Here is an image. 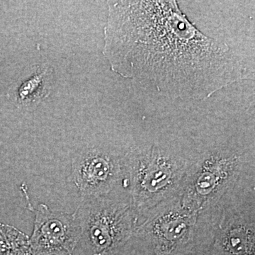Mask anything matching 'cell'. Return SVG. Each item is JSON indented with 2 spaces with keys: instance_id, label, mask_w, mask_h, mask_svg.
Instances as JSON below:
<instances>
[{
  "instance_id": "5b68a950",
  "label": "cell",
  "mask_w": 255,
  "mask_h": 255,
  "mask_svg": "<svg viewBox=\"0 0 255 255\" xmlns=\"http://www.w3.org/2000/svg\"><path fill=\"white\" fill-rule=\"evenodd\" d=\"M124 159L105 149H87L74 157L73 182L82 199L110 194L122 173Z\"/></svg>"
},
{
  "instance_id": "7a4b0ae2",
  "label": "cell",
  "mask_w": 255,
  "mask_h": 255,
  "mask_svg": "<svg viewBox=\"0 0 255 255\" xmlns=\"http://www.w3.org/2000/svg\"><path fill=\"white\" fill-rule=\"evenodd\" d=\"M108 194L82 199L74 216L88 255H115L133 231V209Z\"/></svg>"
},
{
  "instance_id": "6da1fadb",
  "label": "cell",
  "mask_w": 255,
  "mask_h": 255,
  "mask_svg": "<svg viewBox=\"0 0 255 255\" xmlns=\"http://www.w3.org/2000/svg\"><path fill=\"white\" fill-rule=\"evenodd\" d=\"M103 53L149 91L203 100L245 78L232 50L199 31L176 1H110Z\"/></svg>"
},
{
  "instance_id": "277c9868",
  "label": "cell",
  "mask_w": 255,
  "mask_h": 255,
  "mask_svg": "<svg viewBox=\"0 0 255 255\" xmlns=\"http://www.w3.org/2000/svg\"><path fill=\"white\" fill-rule=\"evenodd\" d=\"M31 255H73L81 238V229L74 215L50 211L39 204L35 211Z\"/></svg>"
},
{
  "instance_id": "3957f363",
  "label": "cell",
  "mask_w": 255,
  "mask_h": 255,
  "mask_svg": "<svg viewBox=\"0 0 255 255\" xmlns=\"http://www.w3.org/2000/svg\"><path fill=\"white\" fill-rule=\"evenodd\" d=\"M129 175L132 206L155 205L179 185L187 163L182 157L157 145L130 151L124 158Z\"/></svg>"
},
{
  "instance_id": "52a82bcc",
  "label": "cell",
  "mask_w": 255,
  "mask_h": 255,
  "mask_svg": "<svg viewBox=\"0 0 255 255\" xmlns=\"http://www.w3.org/2000/svg\"><path fill=\"white\" fill-rule=\"evenodd\" d=\"M196 211L182 208L164 210L138 228L148 236L156 253L162 255L177 254L190 241L196 223Z\"/></svg>"
},
{
  "instance_id": "8fae6325",
  "label": "cell",
  "mask_w": 255,
  "mask_h": 255,
  "mask_svg": "<svg viewBox=\"0 0 255 255\" xmlns=\"http://www.w3.org/2000/svg\"><path fill=\"white\" fill-rule=\"evenodd\" d=\"M155 255H162L159 254V253H156V252H155Z\"/></svg>"
},
{
  "instance_id": "ba28073f",
  "label": "cell",
  "mask_w": 255,
  "mask_h": 255,
  "mask_svg": "<svg viewBox=\"0 0 255 255\" xmlns=\"http://www.w3.org/2000/svg\"><path fill=\"white\" fill-rule=\"evenodd\" d=\"M52 82V68L47 65H36L11 90L10 98L17 108H34L49 97Z\"/></svg>"
},
{
  "instance_id": "8992f818",
  "label": "cell",
  "mask_w": 255,
  "mask_h": 255,
  "mask_svg": "<svg viewBox=\"0 0 255 255\" xmlns=\"http://www.w3.org/2000/svg\"><path fill=\"white\" fill-rule=\"evenodd\" d=\"M241 157L228 150L209 152L196 165L189 185L186 188L183 205L191 211H197L227 184L231 174L236 173Z\"/></svg>"
},
{
  "instance_id": "9c48e42d",
  "label": "cell",
  "mask_w": 255,
  "mask_h": 255,
  "mask_svg": "<svg viewBox=\"0 0 255 255\" xmlns=\"http://www.w3.org/2000/svg\"><path fill=\"white\" fill-rule=\"evenodd\" d=\"M222 255H255V236L251 228H233L223 233L217 243Z\"/></svg>"
},
{
  "instance_id": "30bf717a",
  "label": "cell",
  "mask_w": 255,
  "mask_h": 255,
  "mask_svg": "<svg viewBox=\"0 0 255 255\" xmlns=\"http://www.w3.org/2000/svg\"><path fill=\"white\" fill-rule=\"evenodd\" d=\"M0 255H31L29 238L13 226L0 223Z\"/></svg>"
}]
</instances>
